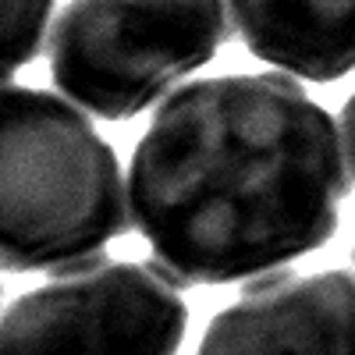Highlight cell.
Returning a JSON list of instances; mask_svg holds the SVG:
<instances>
[{"mask_svg": "<svg viewBox=\"0 0 355 355\" xmlns=\"http://www.w3.org/2000/svg\"><path fill=\"white\" fill-rule=\"evenodd\" d=\"M345 196L334 117L284 71L178 85L128 160L135 231L189 284L252 281L323 249Z\"/></svg>", "mask_w": 355, "mask_h": 355, "instance_id": "obj_1", "label": "cell"}, {"mask_svg": "<svg viewBox=\"0 0 355 355\" xmlns=\"http://www.w3.org/2000/svg\"><path fill=\"white\" fill-rule=\"evenodd\" d=\"M125 234L110 142L57 93L0 78V266L61 270Z\"/></svg>", "mask_w": 355, "mask_h": 355, "instance_id": "obj_2", "label": "cell"}, {"mask_svg": "<svg viewBox=\"0 0 355 355\" xmlns=\"http://www.w3.org/2000/svg\"><path fill=\"white\" fill-rule=\"evenodd\" d=\"M224 36V0H64L50 75L103 121H128L210 64Z\"/></svg>", "mask_w": 355, "mask_h": 355, "instance_id": "obj_3", "label": "cell"}, {"mask_svg": "<svg viewBox=\"0 0 355 355\" xmlns=\"http://www.w3.org/2000/svg\"><path fill=\"white\" fill-rule=\"evenodd\" d=\"M189 302L157 263L93 256L0 313V355H178Z\"/></svg>", "mask_w": 355, "mask_h": 355, "instance_id": "obj_4", "label": "cell"}, {"mask_svg": "<svg viewBox=\"0 0 355 355\" xmlns=\"http://www.w3.org/2000/svg\"><path fill=\"white\" fill-rule=\"evenodd\" d=\"M196 355H355V274L274 270L227 302Z\"/></svg>", "mask_w": 355, "mask_h": 355, "instance_id": "obj_5", "label": "cell"}, {"mask_svg": "<svg viewBox=\"0 0 355 355\" xmlns=\"http://www.w3.org/2000/svg\"><path fill=\"white\" fill-rule=\"evenodd\" d=\"M245 46L306 82L355 71V0H231Z\"/></svg>", "mask_w": 355, "mask_h": 355, "instance_id": "obj_6", "label": "cell"}, {"mask_svg": "<svg viewBox=\"0 0 355 355\" xmlns=\"http://www.w3.org/2000/svg\"><path fill=\"white\" fill-rule=\"evenodd\" d=\"M53 0H0V78L21 71L43 46Z\"/></svg>", "mask_w": 355, "mask_h": 355, "instance_id": "obj_7", "label": "cell"}, {"mask_svg": "<svg viewBox=\"0 0 355 355\" xmlns=\"http://www.w3.org/2000/svg\"><path fill=\"white\" fill-rule=\"evenodd\" d=\"M341 125H345V139H348V160H352V171H355V93L348 96V103L341 110Z\"/></svg>", "mask_w": 355, "mask_h": 355, "instance_id": "obj_8", "label": "cell"}]
</instances>
